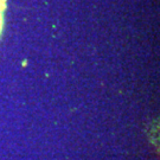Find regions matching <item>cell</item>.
I'll return each mask as SVG.
<instances>
[{
	"label": "cell",
	"instance_id": "6da1fadb",
	"mask_svg": "<svg viewBox=\"0 0 160 160\" xmlns=\"http://www.w3.org/2000/svg\"><path fill=\"white\" fill-rule=\"evenodd\" d=\"M2 7H4V5H2V4H0V34H1V31H2V26H4V20H2V12H1Z\"/></svg>",
	"mask_w": 160,
	"mask_h": 160
}]
</instances>
